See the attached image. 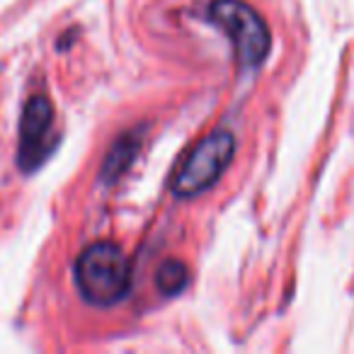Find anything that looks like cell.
<instances>
[{"instance_id": "1", "label": "cell", "mask_w": 354, "mask_h": 354, "mask_svg": "<svg viewBox=\"0 0 354 354\" xmlns=\"http://www.w3.org/2000/svg\"><path fill=\"white\" fill-rule=\"evenodd\" d=\"M75 286L88 304L114 306L131 289V265L117 243L100 241L88 245L75 260Z\"/></svg>"}, {"instance_id": "2", "label": "cell", "mask_w": 354, "mask_h": 354, "mask_svg": "<svg viewBox=\"0 0 354 354\" xmlns=\"http://www.w3.org/2000/svg\"><path fill=\"white\" fill-rule=\"evenodd\" d=\"M207 15L231 39L236 59L243 68H257L267 59L272 37L265 20L252 6L243 0H214Z\"/></svg>"}, {"instance_id": "3", "label": "cell", "mask_w": 354, "mask_h": 354, "mask_svg": "<svg viewBox=\"0 0 354 354\" xmlns=\"http://www.w3.org/2000/svg\"><path fill=\"white\" fill-rule=\"evenodd\" d=\"M233 153H236L233 133L228 129L212 131L192 148V153L185 158L183 165L177 167V172L170 180V189L183 199L199 197L218 183V177L231 165Z\"/></svg>"}, {"instance_id": "4", "label": "cell", "mask_w": 354, "mask_h": 354, "mask_svg": "<svg viewBox=\"0 0 354 354\" xmlns=\"http://www.w3.org/2000/svg\"><path fill=\"white\" fill-rule=\"evenodd\" d=\"M54 107L46 97H30L22 109L20 151L17 162L25 172H32L54 151Z\"/></svg>"}, {"instance_id": "5", "label": "cell", "mask_w": 354, "mask_h": 354, "mask_svg": "<svg viewBox=\"0 0 354 354\" xmlns=\"http://www.w3.org/2000/svg\"><path fill=\"white\" fill-rule=\"evenodd\" d=\"M189 281V272L187 265L180 260H165L156 272V286L160 294L165 296H175L187 286Z\"/></svg>"}, {"instance_id": "6", "label": "cell", "mask_w": 354, "mask_h": 354, "mask_svg": "<svg viewBox=\"0 0 354 354\" xmlns=\"http://www.w3.org/2000/svg\"><path fill=\"white\" fill-rule=\"evenodd\" d=\"M136 148H138L136 136H124L114 143L112 151H109V156H107V160H104V170H102L104 183H112L119 172L127 170L129 162H131L133 156H136Z\"/></svg>"}]
</instances>
